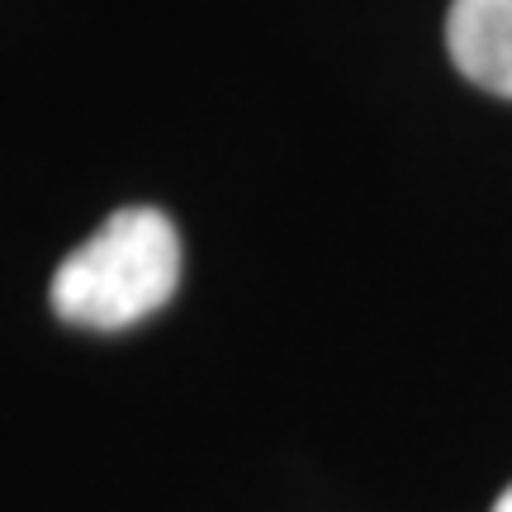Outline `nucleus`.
<instances>
[{"instance_id":"obj_1","label":"nucleus","mask_w":512,"mask_h":512,"mask_svg":"<svg viewBox=\"0 0 512 512\" xmlns=\"http://www.w3.org/2000/svg\"><path fill=\"white\" fill-rule=\"evenodd\" d=\"M181 238L162 209H119L81 242L53 275V313L95 332L133 328L176 294Z\"/></svg>"},{"instance_id":"obj_2","label":"nucleus","mask_w":512,"mask_h":512,"mask_svg":"<svg viewBox=\"0 0 512 512\" xmlns=\"http://www.w3.org/2000/svg\"><path fill=\"white\" fill-rule=\"evenodd\" d=\"M446 48L465 81L512 100V0H451Z\"/></svg>"},{"instance_id":"obj_3","label":"nucleus","mask_w":512,"mask_h":512,"mask_svg":"<svg viewBox=\"0 0 512 512\" xmlns=\"http://www.w3.org/2000/svg\"><path fill=\"white\" fill-rule=\"evenodd\" d=\"M494 512H512V484L498 494V503H494Z\"/></svg>"}]
</instances>
